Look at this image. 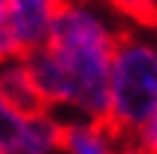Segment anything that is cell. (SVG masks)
Segmentation results:
<instances>
[{
    "label": "cell",
    "instance_id": "obj_6",
    "mask_svg": "<svg viewBox=\"0 0 157 154\" xmlns=\"http://www.w3.org/2000/svg\"><path fill=\"white\" fill-rule=\"evenodd\" d=\"M115 139L97 121L60 124V148L67 154H115Z\"/></svg>",
    "mask_w": 157,
    "mask_h": 154
},
{
    "label": "cell",
    "instance_id": "obj_13",
    "mask_svg": "<svg viewBox=\"0 0 157 154\" xmlns=\"http://www.w3.org/2000/svg\"><path fill=\"white\" fill-rule=\"evenodd\" d=\"M9 3H12V0H0V12H3V9H9Z\"/></svg>",
    "mask_w": 157,
    "mask_h": 154
},
{
    "label": "cell",
    "instance_id": "obj_8",
    "mask_svg": "<svg viewBox=\"0 0 157 154\" xmlns=\"http://www.w3.org/2000/svg\"><path fill=\"white\" fill-rule=\"evenodd\" d=\"M21 58H27V48H24L18 30H15V21L9 15V9H3L0 12V64L21 60Z\"/></svg>",
    "mask_w": 157,
    "mask_h": 154
},
{
    "label": "cell",
    "instance_id": "obj_9",
    "mask_svg": "<svg viewBox=\"0 0 157 154\" xmlns=\"http://www.w3.org/2000/svg\"><path fill=\"white\" fill-rule=\"evenodd\" d=\"M24 121H27V118L21 115L18 109L3 97V91H0V148H3V151H6V148L21 136Z\"/></svg>",
    "mask_w": 157,
    "mask_h": 154
},
{
    "label": "cell",
    "instance_id": "obj_4",
    "mask_svg": "<svg viewBox=\"0 0 157 154\" xmlns=\"http://www.w3.org/2000/svg\"><path fill=\"white\" fill-rule=\"evenodd\" d=\"M0 91H3V97H6L24 118L45 115V112H48V103L39 97L24 58L21 60H9V64H0Z\"/></svg>",
    "mask_w": 157,
    "mask_h": 154
},
{
    "label": "cell",
    "instance_id": "obj_5",
    "mask_svg": "<svg viewBox=\"0 0 157 154\" xmlns=\"http://www.w3.org/2000/svg\"><path fill=\"white\" fill-rule=\"evenodd\" d=\"M27 70H30V79H33V85H36L39 97L52 106V103H70V79L63 73V67H60V60L55 58V52L48 48V45H39L33 48L27 58Z\"/></svg>",
    "mask_w": 157,
    "mask_h": 154
},
{
    "label": "cell",
    "instance_id": "obj_11",
    "mask_svg": "<svg viewBox=\"0 0 157 154\" xmlns=\"http://www.w3.org/2000/svg\"><path fill=\"white\" fill-rule=\"evenodd\" d=\"M133 139H136V145H139L145 154H157V115L151 118V121H145Z\"/></svg>",
    "mask_w": 157,
    "mask_h": 154
},
{
    "label": "cell",
    "instance_id": "obj_10",
    "mask_svg": "<svg viewBox=\"0 0 157 154\" xmlns=\"http://www.w3.org/2000/svg\"><path fill=\"white\" fill-rule=\"evenodd\" d=\"M109 3L142 27H157V0H109Z\"/></svg>",
    "mask_w": 157,
    "mask_h": 154
},
{
    "label": "cell",
    "instance_id": "obj_3",
    "mask_svg": "<svg viewBox=\"0 0 157 154\" xmlns=\"http://www.w3.org/2000/svg\"><path fill=\"white\" fill-rule=\"evenodd\" d=\"M58 6H60V0H12L9 3V15L15 21V30H18L27 55L48 42Z\"/></svg>",
    "mask_w": 157,
    "mask_h": 154
},
{
    "label": "cell",
    "instance_id": "obj_7",
    "mask_svg": "<svg viewBox=\"0 0 157 154\" xmlns=\"http://www.w3.org/2000/svg\"><path fill=\"white\" fill-rule=\"evenodd\" d=\"M52 148H60V124L45 112L24 121L21 136L6 148V154H48Z\"/></svg>",
    "mask_w": 157,
    "mask_h": 154
},
{
    "label": "cell",
    "instance_id": "obj_2",
    "mask_svg": "<svg viewBox=\"0 0 157 154\" xmlns=\"http://www.w3.org/2000/svg\"><path fill=\"white\" fill-rule=\"evenodd\" d=\"M157 115V48L151 42L118 33L112 58V109L103 124L112 139L136 136Z\"/></svg>",
    "mask_w": 157,
    "mask_h": 154
},
{
    "label": "cell",
    "instance_id": "obj_12",
    "mask_svg": "<svg viewBox=\"0 0 157 154\" xmlns=\"http://www.w3.org/2000/svg\"><path fill=\"white\" fill-rule=\"evenodd\" d=\"M118 154H145V151L136 145L133 136H127V139H118Z\"/></svg>",
    "mask_w": 157,
    "mask_h": 154
},
{
    "label": "cell",
    "instance_id": "obj_14",
    "mask_svg": "<svg viewBox=\"0 0 157 154\" xmlns=\"http://www.w3.org/2000/svg\"><path fill=\"white\" fill-rule=\"evenodd\" d=\"M0 154H6V151H3V148H0Z\"/></svg>",
    "mask_w": 157,
    "mask_h": 154
},
{
    "label": "cell",
    "instance_id": "obj_1",
    "mask_svg": "<svg viewBox=\"0 0 157 154\" xmlns=\"http://www.w3.org/2000/svg\"><path fill=\"white\" fill-rule=\"evenodd\" d=\"M45 45L70 79V106H76L88 121L106 124L112 109V58L118 33L106 27L97 12L60 0Z\"/></svg>",
    "mask_w": 157,
    "mask_h": 154
}]
</instances>
